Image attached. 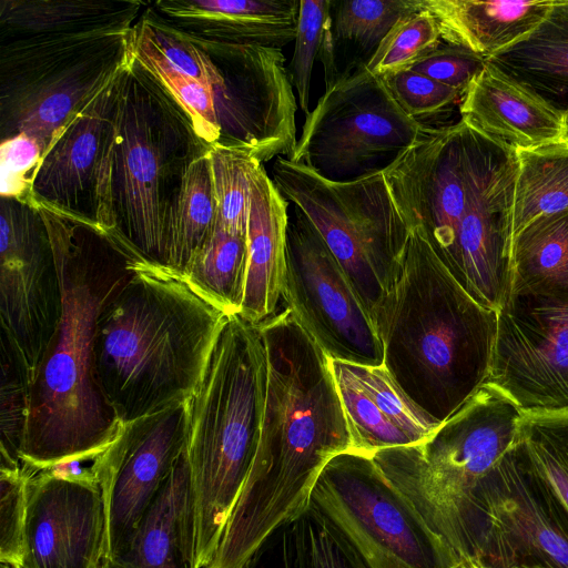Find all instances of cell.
<instances>
[{
    "mask_svg": "<svg viewBox=\"0 0 568 568\" xmlns=\"http://www.w3.org/2000/svg\"><path fill=\"white\" fill-rule=\"evenodd\" d=\"M186 400L124 423L94 462L106 509V559L128 540L185 450Z\"/></svg>",
    "mask_w": 568,
    "mask_h": 568,
    "instance_id": "obj_17",
    "label": "cell"
},
{
    "mask_svg": "<svg viewBox=\"0 0 568 568\" xmlns=\"http://www.w3.org/2000/svg\"><path fill=\"white\" fill-rule=\"evenodd\" d=\"M458 568H493V567L488 566L480 559L473 557V558H467V559L462 560ZM511 568H548V567H545L541 565L526 564V565H518V566H515Z\"/></svg>",
    "mask_w": 568,
    "mask_h": 568,
    "instance_id": "obj_45",
    "label": "cell"
},
{
    "mask_svg": "<svg viewBox=\"0 0 568 568\" xmlns=\"http://www.w3.org/2000/svg\"><path fill=\"white\" fill-rule=\"evenodd\" d=\"M267 384L257 452L212 561L242 568L308 504L313 487L352 436L328 356L285 306L257 325Z\"/></svg>",
    "mask_w": 568,
    "mask_h": 568,
    "instance_id": "obj_1",
    "label": "cell"
},
{
    "mask_svg": "<svg viewBox=\"0 0 568 568\" xmlns=\"http://www.w3.org/2000/svg\"><path fill=\"white\" fill-rule=\"evenodd\" d=\"M552 0H420L437 21L442 41L490 59L518 42L546 18Z\"/></svg>",
    "mask_w": 568,
    "mask_h": 568,
    "instance_id": "obj_23",
    "label": "cell"
},
{
    "mask_svg": "<svg viewBox=\"0 0 568 568\" xmlns=\"http://www.w3.org/2000/svg\"><path fill=\"white\" fill-rule=\"evenodd\" d=\"M133 55L166 88L190 114L199 136L211 146L220 142L214 101L197 81L174 68L134 24Z\"/></svg>",
    "mask_w": 568,
    "mask_h": 568,
    "instance_id": "obj_35",
    "label": "cell"
},
{
    "mask_svg": "<svg viewBox=\"0 0 568 568\" xmlns=\"http://www.w3.org/2000/svg\"><path fill=\"white\" fill-rule=\"evenodd\" d=\"M36 207L48 227L62 288L61 318L30 388L20 452L24 467L40 470L97 457L122 429L98 385L93 345L103 307L143 258L90 223Z\"/></svg>",
    "mask_w": 568,
    "mask_h": 568,
    "instance_id": "obj_2",
    "label": "cell"
},
{
    "mask_svg": "<svg viewBox=\"0 0 568 568\" xmlns=\"http://www.w3.org/2000/svg\"><path fill=\"white\" fill-rule=\"evenodd\" d=\"M281 529L288 568H367L339 530L311 504Z\"/></svg>",
    "mask_w": 568,
    "mask_h": 568,
    "instance_id": "obj_31",
    "label": "cell"
},
{
    "mask_svg": "<svg viewBox=\"0 0 568 568\" xmlns=\"http://www.w3.org/2000/svg\"><path fill=\"white\" fill-rule=\"evenodd\" d=\"M528 458L568 515V414H524Z\"/></svg>",
    "mask_w": 568,
    "mask_h": 568,
    "instance_id": "obj_33",
    "label": "cell"
},
{
    "mask_svg": "<svg viewBox=\"0 0 568 568\" xmlns=\"http://www.w3.org/2000/svg\"><path fill=\"white\" fill-rule=\"evenodd\" d=\"M346 368L379 410L407 437L412 445L425 442L439 426L427 419L405 396L383 366L345 362Z\"/></svg>",
    "mask_w": 568,
    "mask_h": 568,
    "instance_id": "obj_37",
    "label": "cell"
},
{
    "mask_svg": "<svg viewBox=\"0 0 568 568\" xmlns=\"http://www.w3.org/2000/svg\"><path fill=\"white\" fill-rule=\"evenodd\" d=\"M310 504L367 568H458L462 562L369 456L348 450L333 457Z\"/></svg>",
    "mask_w": 568,
    "mask_h": 568,
    "instance_id": "obj_10",
    "label": "cell"
},
{
    "mask_svg": "<svg viewBox=\"0 0 568 568\" xmlns=\"http://www.w3.org/2000/svg\"><path fill=\"white\" fill-rule=\"evenodd\" d=\"M288 202L257 162L251 176L248 261L239 315L258 325L280 308L285 274Z\"/></svg>",
    "mask_w": 568,
    "mask_h": 568,
    "instance_id": "obj_21",
    "label": "cell"
},
{
    "mask_svg": "<svg viewBox=\"0 0 568 568\" xmlns=\"http://www.w3.org/2000/svg\"><path fill=\"white\" fill-rule=\"evenodd\" d=\"M227 315L173 271L140 260L95 328L100 390L124 424L185 402Z\"/></svg>",
    "mask_w": 568,
    "mask_h": 568,
    "instance_id": "obj_3",
    "label": "cell"
},
{
    "mask_svg": "<svg viewBox=\"0 0 568 568\" xmlns=\"http://www.w3.org/2000/svg\"><path fill=\"white\" fill-rule=\"evenodd\" d=\"M271 555V538L250 558L242 568H288L282 529L276 531V544Z\"/></svg>",
    "mask_w": 568,
    "mask_h": 568,
    "instance_id": "obj_44",
    "label": "cell"
},
{
    "mask_svg": "<svg viewBox=\"0 0 568 568\" xmlns=\"http://www.w3.org/2000/svg\"><path fill=\"white\" fill-rule=\"evenodd\" d=\"M523 418L516 403L486 382L425 442L372 458L462 561L475 555L479 488L520 442Z\"/></svg>",
    "mask_w": 568,
    "mask_h": 568,
    "instance_id": "obj_7",
    "label": "cell"
},
{
    "mask_svg": "<svg viewBox=\"0 0 568 568\" xmlns=\"http://www.w3.org/2000/svg\"><path fill=\"white\" fill-rule=\"evenodd\" d=\"M515 155L513 239L536 219L568 210V141Z\"/></svg>",
    "mask_w": 568,
    "mask_h": 568,
    "instance_id": "obj_27",
    "label": "cell"
},
{
    "mask_svg": "<svg viewBox=\"0 0 568 568\" xmlns=\"http://www.w3.org/2000/svg\"><path fill=\"white\" fill-rule=\"evenodd\" d=\"M433 128L409 115L366 63L346 67L306 115L293 158L332 181L383 171Z\"/></svg>",
    "mask_w": 568,
    "mask_h": 568,
    "instance_id": "obj_11",
    "label": "cell"
},
{
    "mask_svg": "<svg viewBox=\"0 0 568 568\" xmlns=\"http://www.w3.org/2000/svg\"><path fill=\"white\" fill-rule=\"evenodd\" d=\"M459 113L514 152L568 141V113L488 61L463 95Z\"/></svg>",
    "mask_w": 568,
    "mask_h": 568,
    "instance_id": "obj_19",
    "label": "cell"
},
{
    "mask_svg": "<svg viewBox=\"0 0 568 568\" xmlns=\"http://www.w3.org/2000/svg\"><path fill=\"white\" fill-rule=\"evenodd\" d=\"M382 79L402 110L420 123L422 119L446 111L462 98L456 90L409 69Z\"/></svg>",
    "mask_w": 568,
    "mask_h": 568,
    "instance_id": "obj_41",
    "label": "cell"
},
{
    "mask_svg": "<svg viewBox=\"0 0 568 568\" xmlns=\"http://www.w3.org/2000/svg\"><path fill=\"white\" fill-rule=\"evenodd\" d=\"M211 148L184 108L132 55L118 78L110 234L165 267L168 232L185 175Z\"/></svg>",
    "mask_w": 568,
    "mask_h": 568,
    "instance_id": "obj_6",
    "label": "cell"
},
{
    "mask_svg": "<svg viewBox=\"0 0 568 568\" xmlns=\"http://www.w3.org/2000/svg\"><path fill=\"white\" fill-rule=\"evenodd\" d=\"M1 568H12V567L1 564Z\"/></svg>",
    "mask_w": 568,
    "mask_h": 568,
    "instance_id": "obj_46",
    "label": "cell"
},
{
    "mask_svg": "<svg viewBox=\"0 0 568 568\" xmlns=\"http://www.w3.org/2000/svg\"><path fill=\"white\" fill-rule=\"evenodd\" d=\"M209 158L216 201L214 230L247 235L251 176L260 161L241 150L220 145L211 148Z\"/></svg>",
    "mask_w": 568,
    "mask_h": 568,
    "instance_id": "obj_34",
    "label": "cell"
},
{
    "mask_svg": "<svg viewBox=\"0 0 568 568\" xmlns=\"http://www.w3.org/2000/svg\"><path fill=\"white\" fill-rule=\"evenodd\" d=\"M474 557L493 568H568V515L532 467L523 439L479 488Z\"/></svg>",
    "mask_w": 568,
    "mask_h": 568,
    "instance_id": "obj_13",
    "label": "cell"
},
{
    "mask_svg": "<svg viewBox=\"0 0 568 568\" xmlns=\"http://www.w3.org/2000/svg\"><path fill=\"white\" fill-rule=\"evenodd\" d=\"M247 261V235L214 230L180 276L194 293L226 315L239 314Z\"/></svg>",
    "mask_w": 568,
    "mask_h": 568,
    "instance_id": "obj_28",
    "label": "cell"
},
{
    "mask_svg": "<svg viewBox=\"0 0 568 568\" xmlns=\"http://www.w3.org/2000/svg\"><path fill=\"white\" fill-rule=\"evenodd\" d=\"M282 300L332 359L383 366L377 327L322 235L288 210Z\"/></svg>",
    "mask_w": 568,
    "mask_h": 568,
    "instance_id": "obj_12",
    "label": "cell"
},
{
    "mask_svg": "<svg viewBox=\"0 0 568 568\" xmlns=\"http://www.w3.org/2000/svg\"><path fill=\"white\" fill-rule=\"evenodd\" d=\"M172 27L197 38L282 49L295 40L298 0H158Z\"/></svg>",
    "mask_w": 568,
    "mask_h": 568,
    "instance_id": "obj_20",
    "label": "cell"
},
{
    "mask_svg": "<svg viewBox=\"0 0 568 568\" xmlns=\"http://www.w3.org/2000/svg\"><path fill=\"white\" fill-rule=\"evenodd\" d=\"M514 294L568 298V210L536 219L514 237Z\"/></svg>",
    "mask_w": 568,
    "mask_h": 568,
    "instance_id": "obj_26",
    "label": "cell"
},
{
    "mask_svg": "<svg viewBox=\"0 0 568 568\" xmlns=\"http://www.w3.org/2000/svg\"><path fill=\"white\" fill-rule=\"evenodd\" d=\"M209 152L189 169L170 223L165 267L178 275L214 232L216 201Z\"/></svg>",
    "mask_w": 568,
    "mask_h": 568,
    "instance_id": "obj_29",
    "label": "cell"
},
{
    "mask_svg": "<svg viewBox=\"0 0 568 568\" xmlns=\"http://www.w3.org/2000/svg\"><path fill=\"white\" fill-rule=\"evenodd\" d=\"M30 470H0V562L19 568L23 556Z\"/></svg>",
    "mask_w": 568,
    "mask_h": 568,
    "instance_id": "obj_40",
    "label": "cell"
},
{
    "mask_svg": "<svg viewBox=\"0 0 568 568\" xmlns=\"http://www.w3.org/2000/svg\"><path fill=\"white\" fill-rule=\"evenodd\" d=\"M420 9V0L332 1L331 32L334 51L352 47L367 62L393 26Z\"/></svg>",
    "mask_w": 568,
    "mask_h": 568,
    "instance_id": "obj_30",
    "label": "cell"
},
{
    "mask_svg": "<svg viewBox=\"0 0 568 568\" xmlns=\"http://www.w3.org/2000/svg\"><path fill=\"white\" fill-rule=\"evenodd\" d=\"M487 61L568 113V0H552L534 31Z\"/></svg>",
    "mask_w": 568,
    "mask_h": 568,
    "instance_id": "obj_24",
    "label": "cell"
},
{
    "mask_svg": "<svg viewBox=\"0 0 568 568\" xmlns=\"http://www.w3.org/2000/svg\"><path fill=\"white\" fill-rule=\"evenodd\" d=\"M272 175L283 197L322 235L377 327L410 235L383 171L332 181L280 156Z\"/></svg>",
    "mask_w": 568,
    "mask_h": 568,
    "instance_id": "obj_9",
    "label": "cell"
},
{
    "mask_svg": "<svg viewBox=\"0 0 568 568\" xmlns=\"http://www.w3.org/2000/svg\"><path fill=\"white\" fill-rule=\"evenodd\" d=\"M497 321L410 231L377 331L384 367L427 419L442 424L486 383Z\"/></svg>",
    "mask_w": 568,
    "mask_h": 568,
    "instance_id": "obj_4",
    "label": "cell"
},
{
    "mask_svg": "<svg viewBox=\"0 0 568 568\" xmlns=\"http://www.w3.org/2000/svg\"><path fill=\"white\" fill-rule=\"evenodd\" d=\"M486 62L467 49L446 43L438 45L408 69L456 90L463 98Z\"/></svg>",
    "mask_w": 568,
    "mask_h": 568,
    "instance_id": "obj_43",
    "label": "cell"
},
{
    "mask_svg": "<svg viewBox=\"0 0 568 568\" xmlns=\"http://www.w3.org/2000/svg\"><path fill=\"white\" fill-rule=\"evenodd\" d=\"M267 359L257 325L227 315L186 399L193 565L212 561L261 437Z\"/></svg>",
    "mask_w": 568,
    "mask_h": 568,
    "instance_id": "obj_5",
    "label": "cell"
},
{
    "mask_svg": "<svg viewBox=\"0 0 568 568\" xmlns=\"http://www.w3.org/2000/svg\"><path fill=\"white\" fill-rule=\"evenodd\" d=\"M61 312L60 276L39 209L1 197L0 339L20 365L30 388Z\"/></svg>",
    "mask_w": 568,
    "mask_h": 568,
    "instance_id": "obj_14",
    "label": "cell"
},
{
    "mask_svg": "<svg viewBox=\"0 0 568 568\" xmlns=\"http://www.w3.org/2000/svg\"><path fill=\"white\" fill-rule=\"evenodd\" d=\"M1 449L0 470L16 471L23 465L20 452L29 409V383L10 349L1 342Z\"/></svg>",
    "mask_w": 568,
    "mask_h": 568,
    "instance_id": "obj_38",
    "label": "cell"
},
{
    "mask_svg": "<svg viewBox=\"0 0 568 568\" xmlns=\"http://www.w3.org/2000/svg\"><path fill=\"white\" fill-rule=\"evenodd\" d=\"M332 0H300L294 52L287 68L297 102L307 115L313 65L331 29Z\"/></svg>",
    "mask_w": 568,
    "mask_h": 568,
    "instance_id": "obj_39",
    "label": "cell"
},
{
    "mask_svg": "<svg viewBox=\"0 0 568 568\" xmlns=\"http://www.w3.org/2000/svg\"><path fill=\"white\" fill-rule=\"evenodd\" d=\"M442 44L439 28L434 16L422 8L400 18L382 40L366 62L377 77H385L410 68Z\"/></svg>",
    "mask_w": 568,
    "mask_h": 568,
    "instance_id": "obj_36",
    "label": "cell"
},
{
    "mask_svg": "<svg viewBox=\"0 0 568 568\" xmlns=\"http://www.w3.org/2000/svg\"><path fill=\"white\" fill-rule=\"evenodd\" d=\"M329 365L351 432L352 452L373 457L382 449L412 446L407 435L362 389L345 362L329 358Z\"/></svg>",
    "mask_w": 568,
    "mask_h": 568,
    "instance_id": "obj_32",
    "label": "cell"
},
{
    "mask_svg": "<svg viewBox=\"0 0 568 568\" xmlns=\"http://www.w3.org/2000/svg\"><path fill=\"white\" fill-rule=\"evenodd\" d=\"M145 4L138 0H1L0 41L39 33L130 28Z\"/></svg>",
    "mask_w": 568,
    "mask_h": 568,
    "instance_id": "obj_25",
    "label": "cell"
},
{
    "mask_svg": "<svg viewBox=\"0 0 568 568\" xmlns=\"http://www.w3.org/2000/svg\"><path fill=\"white\" fill-rule=\"evenodd\" d=\"M486 382L524 414H568V298L507 296Z\"/></svg>",
    "mask_w": 568,
    "mask_h": 568,
    "instance_id": "obj_15",
    "label": "cell"
},
{
    "mask_svg": "<svg viewBox=\"0 0 568 568\" xmlns=\"http://www.w3.org/2000/svg\"><path fill=\"white\" fill-rule=\"evenodd\" d=\"M134 26L0 41V135L37 140L43 153L133 55Z\"/></svg>",
    "mask_w": 568,
    "mask_h": 568,
    "instance_id": "obj_8",
    "label": "cell"
},
{
    "mask_svg": "<svg viewBox=\"0 0 568 568\" xmlns=\"http://www.w3.org/2000/svg\"><path fill=\"white\" fill-rule=\"evenodd\" d=\"M106 509L95 475L30 471L19 568H105Z\"/></svg>",
    "mask_w": 568,
    "mask_h": 568,
    "instance_id": "obj_18",
    "label": "cell"
},
{
    "mask_svg": "<svg viewBox=\"0 0 568 568\" xmlns=\"http://www.w3.org/2000/svg\"><path fill=\"white\" fill-rule=\"evenodd\" d=\"M43 151L36 139L18 134L1 141L0 196L31 204V190Z\"/></svg>",
    "mask_w": 568,
    "mask_h": 568,
    "instance_id": "obj_42",
    "label": "cell"
},
{
    "mask_svg": "<svg viewBox=\"0 0 568 568\" xmlns=\"http://www.w3.org/2000/svg\"><path fill=\"white\" fill-rule=\"evenodd\" d=\"M119 74L59 132L42 155L31 190V205L108 233L113 231L111 183Z\"/></svg>",
    "mask_w": 568,
    "mask_h": 568,
    "instance_id": "obj_16",
    "label": "cell"
},
{
    "mask_svg": "<svg viewBox=\"0 0 568 568\" xmlns=\"http://www.w3.org/2000/svg\"><path fill=\"white\" fill-rule=\"evenodd\" d=\"M193 523L185 450L154 501L105 568H192Z\"/></svg>",
    "mask_w": 568,
    "mask_h": 568,
    "instance_id": "obj_22",
    "label": "cell"
}]
</instances>
